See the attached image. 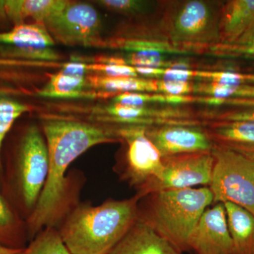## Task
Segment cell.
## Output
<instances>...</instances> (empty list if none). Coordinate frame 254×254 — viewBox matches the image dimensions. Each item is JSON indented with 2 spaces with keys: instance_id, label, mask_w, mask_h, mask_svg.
Here are the masks:
<instances>
[{
  "instance_id": "1",
  "label": "cell",
  "mask_w": 254,
  "mask_h": 254,
  "mask_svg": "<svg viewBox=\"0 0 254 254\" xmlns=\"http://www.w3.org/2000/svg\"><path fill=\"white\" fill-rule=\"evenodd\" d=\"M42 130L49 153V171L38 204L26 220L28 240L60 224L81 202L84 173H67L70 165L95 145L120 141L115 127L61 117H44Z\"/></svg>"
},
{
  "instance_id": "2",
  "label": "cell",
  "mask_w": 254,
  "mask_h": 254,
  "mask_svg": "<svg viewBox=\"0 0 254 254\" xmlns=\"http://www.w3.org/2000/svg\"><path fill=\"white\" fill-rule=\"evenodd\" d=\"M141 198L80 202L58 228L70 254H109L137 221Z\"/></svg>"
},
{
  "instance_id": "3",
  "label": "cell",
  "mask_w": 254,
  "mask_h": 254,
  "mask_svg": "<svg viewBox=\"0 0 254 254\" xmlns=\"http://www.w3.org/2000/svg\"><path fill=\"white\" fill-rule=\"evenodd\" d=\"M48 171L49 153L43 130L35 124L28 125L6 160H1L0 185L1 193L25 221L38 204Z\"/></svg>"
},
{
  "instance_id": "4",
  "label": "cell",
  "mask_w": 254,
  "mask_h": 254,
  "mask_svg": "<svg viewBox=\"0 0 254 254\" xmlns=\"http://www.w3.org/2000/svg\"><path fill=\"white\" fill-rule=\"evenodd\" d=\"M213 203L208 187L153 192L141 198L138 219L181 252H190V237Z\"/></svg>"
},
{
  "instance_id": "5",
  "label": "cell",
  "mask_w": 254,
  "mask_h": 254,
  "mask_svg": "<svg viewBox=\"0 0 254 254\" xmlns=\"http://www.w3.org/2000/svg\"><path fill=\"white\" fill-rule=\"evenodd\" d=\"M208 187L213 203H232L254 215V158L217 143Z\"/></svg>"
},
{
  "instance_id": "6",
  "label": "cell",
  "mask_w": 254,
  "mask_h": 254,
  "mask_svg": "<svg viewBox=\"0 0 254 254\" xmlns=\"http://www.w3.org/2000/svg\"><path fill=\"white\" fill-rule=\"evenodd\" d=\"M220 9L214 3L190 0L179 5L168 23L169 42L190 51L209 48L221 42Z\"/></svg>"
},
{
  "instance_id": "7",
  "label": "cell",
  "mask_w": 254,
  "mask_h": 254,
  "mask_svg": "<svg viewBox=\"0 0 254 254\" xmlns=\"http://www.w3.org/2000/svg\"><path fill=\"white\" fill-rule=\"evenodd\" d=\"M116 128L126 145L125 158L118 174L130 187L141 191L161 175L163 158L146 135L147 127L125 125Z\"/></svg>"
},
{
  "instance_id": "8",
  "label": "cell",
  "mask_w": 254,
  "mask_h": 254,
  "mask_svg": "<svg viewBox=\"0 0 254 254\" xmlns=\"http://www.w3.org/2000/svg\"><path fill=\"white\" fill-rule=\"evenodd\" d=\"M55 41L66 46L102 48L101 18L91 4L68 1L60 12L45 21Z\"/></svg>"
},
{
  "instance_id": "9",
  "label": "cell",
  "mask_w": 254,
  "mask_h": 254,
  "mask_svg": "<svg viewBox=\"0 0 254 254\" xmlns=\"http://www.w3.org/2000/svg\"><path fill=\"white\" fill-rule=\"evenodd\" d=\"M214 165L211 152L163 158L161 175L136 194L143 198L153 192L185 190L210 185Z\"/></svg>"
},
{
  "instance_id": "10",
  "label": "cell",
  "mask_w": 254,
  "mask_h": 254,
  "mask_svg": "<svg viewBox=\"0 0 254 254\" xmlns=\"http://www.w3.org/2000/svg\"><path fill=\"white\" fill-rule=\"evenodd\" d=\"M146 135L163 158L192 153H208L215 142L200 125H165L147 127Z\"/></svg>"
},
{
  "instance_id": "11",
  "label": "cell",
  "mask_w": 254,
  "mask_h": 254,
  "mask_svg": "<svg viewBox=\"0 0 254 254\" xmlns=\"http://www.w3.org/2000/svg\"><path fill=\"white\" fill-rule=\"evenodd\" d=\"M177 107L134 106L113 103L98 111L95 120L100 123L118 124L119 126L138 125L147 127L165 125L194 123L193 115Z\"/></svg>"
},
{
  "instance_id": "12",
  "label": "cell",
  "mask_w": 254,
  "mask_h": 254,
  "mask_svg": "<svg viewBox=\"0 0 254 254\" xmlns=\"http://www.w3.org/2000/svg\"><path fill=\"white\" fill-rule=\"evenodd\" d=\"M190 248L195 254H236L223 203L205 210L190 237Z\"/></svg>"
},
{
  "instance_id": "13",
  "label": "cell",
  "mask_w": 254,
  "mask_h": 254,
  "mask_svg": "<svg viewBox=\"0 0 254 254\" xmlns=\"http://www.w3.org/2000/svg\"><path fill=\"white\" fill-rule=\"evenodd\" d=\"M109 254H183L151 227L137 220Z\"/></svg>"
},
{
  "instance_id": "14",
  "label": "cell",
  "mask_w": 254,
  "mask_h": 254,
  "mask_svg": "<svg viewBox=\"0 0 254 254\" xmlns=\"http://www.w3.org/2000/svg\"><path fill=\"white\" fill-rule=\"evenodd\" d=\"M209 133L215 143L254 158V121L216 122Z\"/></svg>"
},
{
  "instance_id": "15",
  "label": "cell",
  "mask_w": 254,
  "mask_h": 254,
  "mask_svg": "<svg viewBox=\"0 0 254 254\" xmlns=\"http://www.w3.org/2000/svg\"><path fill=\"white\" fill-rule=\"evenodd\" d=\"M254 25V0H232L220 9V43H232Z\"/></svg>"
},
{
  "instance_id": "16",
  "label": "cell",
  "mask_w": 254,
  "mask_h": 254,
  "mask_svg": "<svg viewBox=\"0 0 254 254\" xmlns=\"http://www.w3.org/2000/svg\"><path fill=\"white\" fill-rule=\"evenodd\" d=\"M66 0H4L6 18L14 26L23 24L26 18L44 24L66 6Z\"/></svg>"
},
{
  "instance_id": "17",
  "label": "cell",
  "mask_w": 254,
  "mask_h": 254,
  "mask_svg": "<svg viewBox=\"0 0 254 254\" xmlns=\"http://www.w3.org/2000/svg\"><path fill=\"white\" fill-rule=\"evenodd\" d=\"M236 254H254V215L232 203H223Z\"/></svg>"
},
{
  "instance_id": "18",
  "label": "cell",
  "mask_w": 254,
  "mask_h": 254,
  "mask_svg": "<svg viewBox=\"0 0 254 254\" xmlns=\"http://www.w3.org/2000/svg\"><path fill=\"white\" fill-rule=\"evenodd\" d=\"M28 242L26 221L10 205L0 190V245L22 250Z\"/></svg>"
},
{
  "instance_id": "19",
  "label": "cell",
  "mask_w": 254,
  "mask_h": 254,
  "mask_svg": "<svg viewBox=\"0 0 254 254\" xmlns=\"http://www.w3.org/2000/svg\"><path fill=\"white\" fill-rule=\"evenodd\" d=\"M55 41L43 23L14 26L9 31L0 32V46L17 48H53Z\"/></svg>"
},
{
  "instance_id": "20",
  "label": "cell",
  "mask_w": 254,
  "mask_h": 254,
  "mask_svg": "<svg viewBox=\"0 0 254 254\" xmlns=\"http://www.w3.org/2000/svg\"><path fill=\"white\" fill-rule=\"evenodd\" d=\"M87 88H90L86 77L71 76L60 71L50 76L49 81L38 92V95L57 99L91 98L93 93L86 91Z\"/></svg>"
},
{
  "instance_id": "21",
  "label": "cell",
  "mask_w": 254,
  "mask_h": 254,
  "mask_svg": "<svg viewBox=\"0 0 254 254\" xmlns=\"http://www.w3.org/2000/svg\"><path fill=\"white\" fill-rule=\"evenodd\" d=\"M87 78L88 86L109 93H158L157 79L138 77H109L92 76Z\"/></svg>"
},
{
  "instance_id": "22",
  "label": "cell",
  "mask_w": 254,
  "mask_h": 254,
  "mask_svg": "<svg viewBox=\"0 0 254 254\" xmlns=\"http://www.w3.org/2000/svg\"><path fill=\"white\" fill-rule=\"evenodd\" d=\"M117 48L128 53H156L161 55H188L194 52L173 46L169 41L161 40L128 39L113 40L103 42L102 48Z\"/></svg>"
},
{
  "instance_id": "23",
  "label": "cell",
  "mask_w": 254,
  "mask_h": 254,
  "mask_svg": "<svg viewBox=\"0 0 254 254\" xmlns=\"http://www.w3.org/2000/svg\"><path fill=\"white\" fill-rule=\"evenodd\" d=\"M17 254H71L58 229L46 227L28 242Z\"/></svg>"
},
{
  "instance_id": "24",
  "label": "cell",
  "mask_w": 254,
  "mask_h": 254,
  "mask_svg": "<svg viewBox=\"0 0 254 254\" xmlns=\"http://www.w3.org/2000/svg\"><path fill=\"white\" fill-rule=\"evenodd\" d=\"M193 93L218 99H254V85H230L208 81L195 83Z\"/></svg>"
},
{
  "instance_id": "25",
  "label": "cell",
  "mask_w": 254,
  "mask_h": 254,
  "mask_svg": "<svg viewBox=\"0 0 254 254\" xmlns=\"http://www.w3.org/2000/svg\"><path fill=\"white\" fill-rule=\"evenodd\" d=\"M195 97L190 95L185 96H175L158 93H136L127 92L119 93L114 97L113 103L120 104L134 105V106H144L150 103H166L172 105H180L195 103Z\"/></svg>"
},
{
  "instance_id": "26",
  "label": "cell",
  "mask_w": 254,
  "mask_h": 254,
  "mask_svg": "<svg viewBox=\"0 0 254 254\" xmlns=\"http://www.w3.org/2000/svg\"><path fill=\"white\" fill-rule=\"evenodd\" d=\"M27 105L11 98H0V185L1 180V150L5 139L11 131L15 122L21 115L29 111Z\"/></svg>"
},
{
  "instance_id": "27",
  "label": "cell",
  "mask_w": 254,
  "mask_h": 254,
  "mask_svg": "<svg viewBox=\"0 0 254 254\" xmlns=\"http://www.w3.org/2000/svg\"><path fill=\"white\" fill-rule=\"evenodd\" d=\"M210 54L220 58H254V25L232 43H220L208 48Z\"/></svg>"
},
{
  "instance_id": "28",
  "label": "cell",
  "mask_w": 254,
  "mask_h": 254,
  "mask_svg": "<svg viewBox=\"0 0 254 254\" xmlns=\"http://www.w3.org/2000/svg\"><path fill=\"white\" fill-rule=\"evenodd\" d=\"M0 56L46 61H55L60 58V55L53 48H17L7 46H0Z\"/></svg>"
},
{
  "instance_id": "29",
  "label": "cell",
  "mask_w": 254,
  "mask_h": 254,
  "mask_svg": "<svg viewBox=\"0 0 254 254\" xmlns=\"http://www.w3.org/2000/svg\"><path fill=\"white\" fill-rule=\"evenodd\" d=\"M123 58L127 65L133 67L172 68L181 66L183 63L170 61L164 55L156 53H128Z\"/></svg>"
},
{
  "instance_id": "30",
  "label": "cell",
  "mask_w": 254,
  "mask_h": 254,
  "mask_svg": "<svg viewBox=\"0 0 254 254\" xmlns=\"http://www.w3.org/2000/svg\"><path fill=\"white\" fill-rule=\"evenodd\" d=\"M96 3L105 9L123 14H137L149 9L147 1L138 0H100Z\"/></svg>"
},
{
  "instance_id": "31",
  "label": "cell",
  "mask_w": 254,
  "mask_h": 254,
  "mask_svg": "<svg viewBox=\"0 0 254 254\" xmlns=\"http://www.w3.org/2000/svg\"><path fill=\"white\" fill-rule=\"evenodd\" d=\"M87 68L88 71L100 72L109 77H138L136 68L127 64L90 63Z\"/></svg>"
},
{
  "instance_id": "32",
  "label": "cell",
  "mask_w": 254,
  "mask_h": 254,
  "mask_svg": "<svg viewBox=\"0 0 254 254\" xmlns=\"http://www.w3.org/2000/svg\"><path fill=\"white\" fill-rule=\"evenodd\" d=\"M158 93L175 96H185L193 93L191 81L178 80L157 79Z\"/></svg>"
},
{
  "instance_id": "33",
  "label": "cell",
  "mask_w": 254,
  "mask_h": 254,
  "mask_svg": "<svg viewBox=\"0 0 254 254\" xmlns=\"http://www.w3.org/2000/svg\"><path fill=\"white\" fill-rule=\"evenodd\" d=\"M218 122L254 121V109L227 112L216 117Z\"/></svg>"
},
{
  "instance_id": "34",
  "label": "cell",
  "mask_w": 254,
  "mask_h": 254,
  "mask_svg": "<svg viewBox=\"0 0 254 254\" xmlns=\"http://www.w3.org/2000/svg\"><path fill=\"white\" fill-rule=\"evenodd\" d=\"M207 103H208V105H227L243 107V108H247V109H254V99H242V98L218 99V98H209Z\"/></svg>"
},
{
  "instance_id": "35",
  "label": "cell",
  "mask_w": 254,
  "mask_h": 254,
  "mask_svg": "<svg viewBox=\"0 0 254 254\" xmlns=\"http://www.w3.org/2000/svg\"><path fill=\"white\" fill-rule=\"evenodd\" d=\"M87 66H88L87 63L73 60V61L64 64L61 71L71 76L86 77V73L88 71Z\"/></svg>"
},
{
  "instance_id": "36",
  "label": "cell",
  "mask_w": 254,
  "mask_h": 254,
  "mask_svg": "<svg viewBox=\"0 0 254 254\" xmlns=\"http://www.w3.org/2000/svg\"><path fill=\"white\" fill-rule=\"evenodd\" d=\"M20 250H14L0 245V254H17Z\"/></svg>"
},
{
  "instance_id": "37",
  "label": "cell",
  "mask_w": 254,
  "mask_h": 254,
  "mask_svg": "<svg viewBox=\"0 0 254 254\" xmlns=\"http://www.w3.org/2000/svg\"><path fill=\"white\" fill-rule=\"evenodd\" d=\"M242 81L243 83H252L254 84V74H246L242 73Z\"/></svg>"
},
{
  "instance_id": "38",
  "label": "cell",
  "mask_w": 254,
  "mask_h": 254,
  "mask_svg": "<svg viewBox=\"0 0 254 254\" xmlns=\"http://www.w3.org/2000/svg\"><path fill=\"white\" fill-rule=\"evenodd\" d=\"M6 18V11H5L4 0L0 1V19Z\"/></svg>"
}]
</instances>
